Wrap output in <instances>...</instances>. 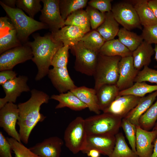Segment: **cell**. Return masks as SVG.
<instances>
[{
  "mask_svg": "<svg viewBox=\"0 0 157 157\" xmlns=\"http://www.w3.org/2000/svg\"><path fill=\"white\" fill-rule=\"evenodd\" d=\"M31 97L27 101L17 105L19 117L17 124L21 141L28 143L30 133L39 122H42L46 117L40 113L41 106L47 103L50 98L44 92L35 89L31 91Z\"/></svg>",
  "mask_w": 157,
  "mask_h": 157,
  "instance_id": "1",
  "label": "cell"
},
{
  "mask_svg": "<svg viewBox=\"0 0 157 157\" xmlns=\"http://www.w3.org/2000/svg\"><path fill=\"white\" fill-rule=\"evenodd\" d=\"M136 128V149L138 157H151L157 136V129L153 128L151 131H147L140 126Z\"/></svg>",
  "mask_w": 157,
  "mask_h": 157,
  "instance_id": "14",
  "label": "cell"
},
{
  "mask_svg": "<svg viewBox=\"0 0 157 157\" xmlns=\"http://www.w3.org/2000/svg\"><path fill=\"white\" fill-rule=\"evenodd\" d=\"M115 137V145L109 157H138L137 154L129 147L122 133H118Z\"/></svg>",
  "mask_w": 157,
  "mask_h": 157,
  "instance_id": "30",
  "label": "cell"
},
{
  "mask_svg": "<svg viewBox=\"0 0 157 157\" xmlns=\"http://www.w3.org/2000/svg\"><path fill=\"white\" fill-rule=\"evenodd\" d=\"M87 135L85 126V119L77 117L71 122L66 129L64 139L66 146L74 154L85 149Z\"/></svg>",
  "mask_w": 157,
  "mask_h": 157,
  "instance_id": "6",
  "label": "cell"
},
{
  "mask_svg": "<svg viewBox=\"0 0 157 157\" xmlns=\"http://www.w3.org/2000/svg\"><path fill=\"white\" fill-rule=\"evenodd\" d=\"M25 76H19L9 81L2 85L5 96L0 99V109L8 102L15 103L17 99L23 92L30 91Z\"/></svg>",
  "mask_w": 157,
  "mask_h": 157,
  "instance_id": "12",
  "label": "cell"
},
{
  "mask_svg": "<svg viewBox=\"0 0 157 157\" xmlns=\"http://www.w3.org/2000/svg\"><path fill=\"white\" fill-rule=\"evenodd\" d=\"M50 99L58 101L55 108L56 109L67 107L73 110L80 111L88 108L86 104L70 91L59 94H53Z\"/></svg>",
  "mask_w": 157,
  "mask_h": 157,
  "instance_id": "23",
  "label": "cell"
},
{
  "mask_svg": "<svg viewBox=\"0 0 157 157\" xmlns=\"http://www.w3.org/2000/svg\"><path fill=\"white\" fill-rule=\"evenodd\" d=\"M11 145L1 131L0 132V157H13Z\"/></svg>",
  "mask_w": 157,
  "mask_h": 157,
  "instance_id": "44",
  "label": "cell"
},
{
  "mask_svg": "<svg viewBox=\"0 0 157 157\" xmlns=\"http://www.w3.org/2000/svg\"><path fill=\"white\" fill-rule=\"evenodd\" d=\"M141 35L143 40L148 43L157 44V24L144 27Z\"/></svg>",
  "mask_w": 157,
  "mask_h": 157,
  "instance_id": "42",
  "label": "cell"
},
{
  "mask_svg": "<svg viewBox=\"0 0 157 157\" xmlns=\"http://www.w3.org/2000/svg\"><path fill=\"white\" fill-rule=\"evenodd\" d=\"M99 53L108 56H119L122 58L132 56V52L117 39L106 41Z\"/></svg>",
  "mask_w": 157,
  "mask_h": 157,
  "instance_id": "25",
  "label": "cell"
},
{
  "mask_svg": "<svg viewBox=\"0 0 157 157\" xmlns=\"http://www.w3.org/2000/svg\"><path fill=\"white\" fill-rule=\"evenodd\" d=\"M48 75L53 86L60 93H65L77 87L70 77L67 67H53L49 69Z\"/></svg>",
  "mask_w": 157,
  "mask_h": 157,
  "instance_id": "18",
  "label": "cell"
},
{
  "mask_svg": "<svg viewBox=\"0 0 157 157\" xmlns=\"http://www.w3.org/2000/svg\"><path fill=\"white\" fill-rule=\"evenodd\" d=\"M119 41L132 52L135 50L144 41L141 35L122 27L117 35Z\"/></svg>",
  "mask_w": 157,
  "mask_h": 157,
  "instance_id": "29",
  "label": "cell"
},
{
  "mask_svg": "<svg viewBox=\"0 0 157 157\" xmlns=\"http://www.w3.org/2000/svg\"><path fill=\"white\" fill-rule=\"evenodd\" d=\"M87 0H59V6L61 16L65 21L73 12L85 7Z\"/></svg>",
  "mask_w": 157,
  "mask_h": 157,
  "instance_id": "33",
  "label": "cell"
},
{
  "mask_svg": "<svg viewBox=\"0 0 157 157\" xmlns=\"http://www.w3.org/2000/svg\"><path fill=\"white\" fill-rule=\"evenodd\" d=\"M156 91L157 85H150L145 82H135L130 88L120 91L119 95H131L142 97Z\"/></svg>",
  "mask_w": 157,
  "mask_h": 157,
  "instance_id": "31",
  "label": "cell"
},
{
  "mask_svg": "<svg viewBox=\"0 0 157 157\" xmlns=\"http://www.w3.org/2000/svg\"><path fill=\"white\" fill-rule=\"evenodd\" d=\"M132 1L134 7L138 16L140 24L144 27L157 24V18L149 6L147 0Z\"/></svg>",
  "mask_w": 157,
  "mask_h": 157,
  "instance_id": "24",
  "label": "cell"
},
{
  "mask_svg": "<svg viewBox=\"0 0 157 157\" xmlns=\"http://www.w3.org/2000/svg\"><path fill=\"white\" fill-rule=\"evenodd\" d=\"M119 78L116 85L120 91L132 87L139 71L134 66L132 56L122 58L118 64Z\"/></svg>",
  "mask_w": 157,
  "mask_h": 157,
  "instance_id": "13",
  "label": "cell"
},
{
  "mask_svg": "<svg viewBox=\"0 0 157 157\" xmlns=\"http://www.w3.org/2000/svg\"><path fill=\"white\" fill-rule=\"evenodd\" d=\"M157 121V99L139 119L140 126L142 129L149 131L153 129Z\"/></svg>",
  "mask_w": 157,
  "mask_h": 157,
  "instance_id": "34",
  "label": "cell"
},
{
  "mask_svg": "<svg viewBox=\"0 0 157 157\" xmlns=\"http://www.w3.org/2000/svg\"><path fill=\"white\" fill-rule=\"evenodd\" d=\"M19 117L17 105L8 102L0 108V126L8 134L18 141L21 142L19 133L16 129V125Z\"/></svg>",
  "mask_w": 157,
  "mask_h": 157,
  "instance_id": "11",
  "label": "cell"
},
{
  "mask_svg": "<svg viewBox=\"0 0 157 157\" xmlns=\"http://www.w3.org/2000/svg\"><path fill=\"white\" fill-rule=\"evenodd\" d=\"M69 46H63L60 48L55 54L52 61L51 65L53 67H67L68 61Z\"/></svg>",
  "mask_w": 157,
  "mask_h": 157,
  "instance_id": "40",
  "label": "cell"
},
{
  "mask_svg": "<svg viewBox=\"0 0 157 157\" xmlns=\"http://www.w3.org/2000/svg\"><path fill=\"white\" fill-rule=\"evenodd\" d=\"M80 41L87 48L98 53L106 41L97 30L85 34Z\"/></svg>",
  "mask_w": 157,
  "mask_h": 157,
  "instance_id": "32",
  "label": "cell"
},
{
  "mask_svg": "<svg viewBox=\"0 0 157 157\" xmlns=\"http://www.w3.org/2000/svg\"><path fill=\"white\" fill-rule=\"evenodd\" d=\"M122 118L107 113L97 114L85 119L87 135L115 136L121 127Z\"/></svg>",
  "mask_w": 157,
  "mask_h": 157,
  "instance_id": "4",
  "label": "cell"
},
{
  "mask_svg": "<svg viewBox=\"0 0 157 157\" xmlns=\"http://www.w3.org/2000/svg\"><path fill=\"white\" fill-rule=\"evenodd\" d=\"M141 98L131 95H118L103 112L115 114L123 119L136 106Z\"/></svg>",
  "mask_w": 157,
  "mask_h": 157,
  "instance_id": "16",
  "label": "cell"
},
{
  "mask_svg": "<svg viewBox=\"0 0 157 157\" xmlns=\"http://www.w3.org/2000/svg\"><path fill=\"white\" fill-rule=\"evenodd\" d=\"M31 48L26 44L8 50L1 54L0 71L12 70L16 65L32 59Z\"/></svg>",
  "mask_w": 157,
  "mask_h": 157,
  "instance_id": "10",
  "label": "cell"
},
{
  "mask_svg": "<svg viewBox=\"0 0 157 157\" xmlns=\"http://www.w3.org/2000/svg\"><path fill=\"white\" fill-rule=\"evenodd\" d=\"M71 91L86 104L90 111L96 114H100L98 104L97 91L94 88L85 86L77 87Z\"/></svg>",
  "mask_w": 157,
  "mask_h": 157,
  "instance_id": "21",
  "label": "cell"
},
{
  "mask_svg": "<svg viewBox=\"0 0 157 157\" xmlns=\"http://www.w3.org/2000/svg\"><path fill=\"white\" fill-rule=\"evenodd\" d=\"M79 27L65 25L58 31L51 33L53 40L62 42L64 46H73L79 42L85 35Z\"/></svg>",
  "mask_w": 157,
  "mask_h": 157,
  "instance_id": "19",
  "label": "cell"
},
{
  "mask_svg": "<svg viewBox=\"0 0 157 157\" xmlns=\"http://www.w3.org/2000/svg\"><path fill=\"white\" fill-rule=\"evenodd\" d=\"M111 0H91L88 2V6L93 7L100 12L105 13L111 11Z\"/></svg>",
  "mask_w": 157,
  "mask_h": 157,
  "instance_id": "43",
  "label": "cell"
},
{
  "mask_svg": "<svg viewBox=\"0 0 157 157\" xmlns=\"http://www.w3.org/2000/svg\"><path fill=\"white\" fill-rule=\"evenodd\" d=\"M10 21L9 18L7 17H0V36L4 35L10 31L15 29L12 22H10Z\"/></svg>",
  "mask_w": 157,
  "mask_h": 157,
  "instance_id": "45",
  "label": "cell"
},
{
  "mask_svg": "<svg viewBox=\"0 0 157 157\" xmlns=\"http://www.w3.org/2000/svg\"><path fill=\"white\" fill-rule=\"evenodd\" d=\"M0 1L5 5L9 7L15 8L16 2V0H3Z\"/></svg>",
  "mask_w": 157,
  "mask_h": 157,
  "instance_id": "48",
  "label": "cell"
},
{
  "mask_svg": "<svg viewBox=\"0 0 157 157\" xmlns=\"http://www.w3.org/2000/svg\"><path fill=\"white\" fill-rule=\"evenodd\" d=\"M40 0H17V8L25 11L29 16L33 18L35 15L41 10Z\"/></svg>",
  "mask_w": 157,
  "mask_h": 157,
  "instance_id": "36",
  "label": "cell"
},
{
  "mask_svg": "<svg viewBox=\"0 0 157 157\" xmlns=\"http://www.w3.org/2000/svg\"><path fill=\"white\" fill-rule=\"evenodd\" d=\"M0 4L13 25L18 38L23 44L28 42L29 36L35 31L48 28L46 24L27 16L21 9L9 7L1 1Z\"/></svg>",
  "mask_w": 157,
  "mask_h": 157,
  "instance_id": "3",
  "label": "cell"
},
{
  "mask_svg": "<svg viewBox=\"0 0 157 157\" xmlns=\"http://www.w3.org/2000/svg\"><path fill=\"white\" fill-rule=\"evenodd\" d=\"M87 154L88 156L90 157H99L101 154L97 150L91 149L88 152Z\"/></svg>",
  "mask_w": 157,
  "mask_h": 157,
  "instance_id": "49",
  "label": "cell"
},
{
  "mask_svg": "<svg viewBox=\"0 0 157 157\" xmlns=\"http://www.w3.org/2000/svg\"><path fill=\"white\" fill-rule=\"evenodd\" d=\"M115 142V136L87 135L86 145L82 152L87 154L90 150L95 149L100 154L109 157L114 149Z\"/></svg>",
  "mask_w": 157,
  "mask_h": 157,
  "instance_id": "15",
  "label": "cell"
},
{
  "mask_svg": "<svg viewBox=\"0 0 157 157\" xmlns=\"http://www.w3.org/2000/svg\"><path fill=\"white\" fill-rule=\"evenodd\" d=\"M155 51V55L154 58L157 61V44H155L154 48Z\"/></svg>",
  "mask_w": 157,
  "mask_h": 157,
  "instance_id": "51",
  "label": "cell"
},
{
  "mask_svg": "<svg viewBox=\"0 0 157 157\" xmlns=\"http://www.w3.org/2000/svg\"><path fill=\"white\" fill-rule=\"evenodd\" d=\"M111 11L115 19L123 28L129 31L142 29L137 13L131 4L125 2L116 3Z\"/></svg>",
  "mask_w": 157,
  "mask_h": 157,
  "instance_id": "8",
  "label": "cell"
},
{
  "mask_svg": "<svg viewBox=\"0 0 157 157\" xmlns=\"http://www.w3.org/2000/svg\"><path fill=\"white\" fill-rule=\"evenodd\" d=\"M65 25L77 26L85 34L90 31V25L86 11L83 9L78 10L69 15L65 22Z\"/></svg>",
  "mask_w": 157,
  "mask_h": 157,
  "instance_id": "28",
  "label": "cell"
},
{
  "mask_svg": "<svg viewBox=\"0 0 157 157\" xmlns=\"http://www.w3.org/2000/svg\"><path fill=\"white\" fill-rule=\"evenodd\" d=\"M70 47L72 52L76 57L74 66L75 70L88 76H93L99 53L87 48L81 41Z\"/></svg>",
  "mask_w": 157,
  "mask_h": 157,
  "instance_id": "7",
  "label": "cell"
},
{
  "mask_svg": "<svg viewBox=\"0 0 157 157\" xmlns=\"http://www.w3.org/2000/svg\"><path fill=\"white\" fill-rule=\"evenodd\" d=\"M22 45V43L17 38L16 29L10 30L0 36V54L8 50Z\"/></svg>",
  "mask_w": 157,
  "mask_h": 157,
  "instance_id": "35",
  "label": "cell"
},
{
  "mask_svg": "<svg viewBox=\"0 0 157 157\" xmlns=\"http://www.w3.org/2000/svg\"><path fill=\"white\" fill-rule=\"evenodd\" d=\"M121 127L122 128L124 132L131 149L135 152L136 153V126L125 118H123L122 120Z\"/></svg>",
  "mask_w": 157,
  "mask_h": 157,
  "instance_id": "38",
  "label": "cell"
},
{
  "mask_svg": "<svg viewBox=\"0 0 157 157\" xmlns=\"http://www.w3.org/2000/svg\"><path fill=\"white\" fill-rule=\"evenodd\" d=\"M33 37V41H28L25 44L32 49L33 55L32 60L38 69L35 79L38 81L48 74L53 56L57 51L64 45L62 42L54 41L51 33L43 36L38 34H35Z\"/></svg>",
  "mask_w": 157,
  "mask_h": 157,
  "instance_id": "2",
  "label": "cell"
},
{
  "mask_svg": "<svg viewBox=\"0 0 157 157\" xmlns=\"http://www.w3.org/2000/svg\"><path fill=\"white\" fill-rule=\"evenodd\" d=\"M85 10L88 15L91 28L93 30L97 29L104 21L106 13H102L88 5Z\"/></svg>",
  "mask_w": 157,
  "mask_h": 157,
  "instance_id": "39",
  "label": "cell"
},
{
  "mask_svg": "<svg viewBox=\"0 0 157 157\" xmlns=\"http://www.w3.org/2000/svg\"><path fill=\"white\" fill-rule=\"evenodd\" d=\"M96 30L106 41L114 39L117 35L119 30V24L111 11L105 13L104 21Z\"/></svg>",
  "mask_w": 157,
  "mask_h": 157,
  "instance_id": "27",
  "label": "cell"
},
{
  "mask_svg": "<svg viewBox=\"0 0 157 157\" xmlns=\"http://www.w3.org/2000/svg\"><path fill=\"white\" fill-rule=\"evenodd\" d=\"M146 81L157 85V70L146 66L139 71L135 79V83Z\"/></svg>",
  "mask_w": 157,
  "mask_h": 157,
  "instance_id": "41",
  "label": "cell"
},
{
  "mask_svg": "<svg viewBox=\"0 0 157 157\" xmlns=\"http://www.w3.org/2000/svg\"><path fill=\"white\" fill-rule=\"evenodd\" d=\"M155 51L151 44L143 41L134 51L132 56L135 68L139 71L144 66H148Z\"/></svg>",
  "mask_w": 157,
  "mask_h": 157,
  "instance_id": "22",
  "label": "cell"
},
{
  "mask_svg": "<svg viewBox=\"0 0 157 157\" xmlns=\"http://www.w3.org/2000/svg\"><path fill=\"white\" fill-rule=\"evenodd\" d=\"M154 128L157 129V122ZM151 157H157V136L154 141L153 152Z\"/></svg>",
  "mask_w": 157,
  "mask_h": 157,
  "instance_id": "50",
  "label": "cell"
},
{
  "mask_svg": "<svg viewBox=\"0 0 157 157\" xmlns=\"http://www.w3.org/2000/svg\"><path fill=\"white\" fill-rule=\"evenodd\" d=\"M119 90L116 85H105L97 92L98 106L103 111L119 95Z\"/></svg>",
  "mask_w": 157,
  "mask_h": 157,
  "instance_id": "26",
  "label": "cell"
},
{
  "mask_svg": "<svg viewBox=\"0 0 157 157\" xmlns=\"http://www.w3.org/2000/svg\"><path fill=\"white\" fill-rule=\"evenodd\" d=\"M17 74L12 70H7L0 72V84L2 85L6 82L16 77Z\"/></svg>",
  "mask_w": 157,
  "mask_h": 157,
  "instance_id": "46",
  "label": "cell"
},
{
  "mask_svg": "<svg viewBox=\"0 0 157 157\" xmlns=\"http://www.w3.org/2000/svg\"><path fill=\"white\" fill-rule=\"evenodd\" d=\"M43 4L40 17L41 22L46 24L51 33L55 32L64 26L65 21L60 10L59 0H42Z\"/></svg>",
  "mask_w": 157,
  "mask_h": 157,
  "instance_id": "9",
  "label": "cell"
},
{
  "mask_svg": "<svg viewBox=\"0 0 157 157\" xmlns=\"http://www.w3.org/2000/svg\"><path fill=\"white\" fill-rule=\"evenodd\" d=\"M6 138L14 153L15 157H40L33 153L21 142L11 137H7Z\"/></svg>",
  "mask_w": 157,
  "mask_h": 157,
  "instance_id": "37",
  "label": "cell"
},
{
  "mask_svg": "<svg viewBox=\"0 0 157 157\" xmlns=\"http://www.w3.org/2000/svg\"><path fill=\"white\" fill-rule=\"evenodd\" d=\"M157 97V91L141 98L136 106L124 118L136 126H139V119L154 103Z\"/></svg>",
  "mask_w": 157,
  "mask_h": 157,
  "instance_id": "20",
  "label": "cell"
},
{
  "mask_svg": "<svg viewBox=\"0 0 157 157\" xmlns=\"http://www.w3.org/2000/svg\"><path fill=\"white\" fill-rule=\"evenodd\" d=\"M121 58L119 56H108L98 53L93 76L94 89L97 92L104 85H116L119 78L118 64Z\"/></svg>",
  "mask_w": 157,
  "mask_h": 157,
  "instance_id": "5",
  "label": "cell"
},
{
  "mask_svg": "<svg viewBox=\"0 0 157 157\" xmlns=\"http://www.w3.org/2000/svg\"><path fill=\"white\" fill-rule=\"evenodd\" d=\"M63 140L57 136L50 137L29 149L40 157H60Z\"/></svg>",
  "mask_w": 157,
  "mask_h": 157,
  "instance_id": "17",
  "label": "cell"
},
{
  "mask_svg": "<svg viewBox=\"0 0 157 157\" xmlns=\"http://www.w3.org/2000/svg\"><path fill=\"white\" fill-rule=\"evenodd\" d=\"M149 6L157 18V0H148Z\"/></svg>",
  "mask_w": 157,
  "mask_h": 157,
  "instance_id": "47",
  "label": "cell"
}]
</instances>
